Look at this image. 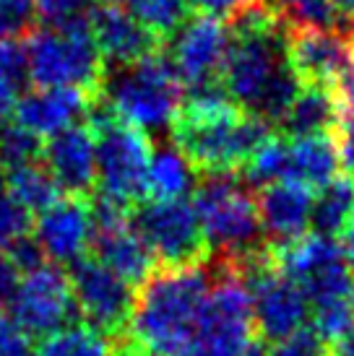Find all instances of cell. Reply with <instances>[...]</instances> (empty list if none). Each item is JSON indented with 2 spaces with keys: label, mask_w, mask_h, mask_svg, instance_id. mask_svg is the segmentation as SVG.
I'll return each mask as SVG.
<instances>
[{
  "label": "cell",
  "mask_w": 354,
  "mask_h": 356,
  "mask_svg": "<svg viewBox=\"0 0 354 356\" xmlns=\"http://www.w3.org/2000/svg\"><path fill=\"white\" fill-rule=\"evenodd\" d=\"M274 136L268 122L237 107L222 79L185 86L172 120L175 149L206 177L243 172Z\"/></svg>",
  "instance_id": "1"
},
{
  "label": "cell",
  "mask_w": 354,
  "mask_h": 356,
  "mask_svg": "<svg viewBox=\"0 0 354 356\" xmlns=\"http://www.w3.org/2000/svg\"><path fill=\"white\" fill-rule=\"evenodd\" d=\"M229 29L222 83L237 107L276 128L302 89L286 58V26L261 6H253Z\"/></svg>",
  "instance_id": "2"
},
{
  "label": "cell",
  "mask_w": 354,
  "mask_h": 356,
  "mask_svg": "<svg viewBox=\"0 0 354 356\" xmlns=\"http://www.w3.org/2000/svg\"><path fill=\"white\" fill-rule=\"evenodd\" d=\"M211 286L206 266L154 270L136 294L128 338L148 356H187Z\"/></svg>",
  "instance_id": "3"
},
{
  "label": "cell",
  "mask_w": 354,
  "mask_h": 356,
  "mask_svg": "<svg viewBox=\"0 0 354 356\" xmlns=\"http://www.w3.org/2000/svg\"><path fill=\"white\" fill-rule=\"evenodd\" d=\"M86 122L94 130L97 143L99 195L130 211V206L146 198L154 146L144 130L123 122L105 99L91 107Z\"/></svg>",
  "instance_id": "4"
},
{
  "label": "cell",
  "mask_w": 354,
  "mask_h": 356,
  "mask_svg": "<svg viewBox=\"0 0 354 356\" xmlns=\"http://www.w3.org/2000/svg\"><path fill=\"white\" fill-rule=\"evenodd\" d=\"M183 81L177 79L167 55L159 52L136 65L118 68L112 76L107 70L102 99L123 122L146 133L172 125L183 104Z\"/></svg>",
  "instance_id": "5"
},
{
  "label": "cell",
  "mask_w": 354,
  "mask_h": 356,
  "mask_svg": "<svg viewBox=\"0 0 354 356\" xmlns=\"http://www.w3.org/2000/svg\"><path fill=\"white\" fill-rule=\"evenodd\" d=\"M193 208L208 250H219L226 260L245 257L263 248L258 203L235 175H214L203 179L196 190Z\"/></svg>",
  "instance_id": "6"
},
{
  "label": "cell",
  "mask_w": 354,
  "mask_h": 356,
  "mask_svg": "<svg viewBox=\"0 0 354 356\" xmlns=\"http://www.w3.org/2000/svg\"><path fill=\"white\" fill-rule=\"evenodd\" d=\"M29 81L37 89H79L102 99L107 63L97 50L88 26L84 29H42L26 42Z\"/></svg>",
  "instance_id": "7"
},
{
  "label": "cell",
  "mask_w": 354,
  "mask_h": 356,
  "mask_svg": "<svg viewBox=\"0 0 354 356\" xmlns=\"http://www.w3.org/2000/svg\"><path fill=\"white\" fill-rule=\"evenodd\" d=\"M253 333L256 320L245 278L232 260L222 257L187 356H240L256 341Z\"/></svg>",
  "instance_id": "8"
},
{
  "label": "cell",
  "mask_w": 354,
  "mask_h": 356,
  "mask_svg": "<svg viewBox=\"0 0 354 356\" xmlns=\"http://www.w3.org/2000/svg\"><path fill=\"white\" fill-rule=\"evenodd\" d=\"M226 260V257H224ZM245 278L247 294L253 302V320L261 336L271 343L297 333L307 325V305L302 289L286 278L268 255V245L245 257L232 260Z\"/></svg>",
  "instance_id": "9"
},
{
  "label": "cell",
  "mask_w": 354,
  "mask_h": 356,
  "mask_svg": "<svg viewBox=\"0 0 354 356\" xmlns=\"http://www.w3.org/2000/svg\"><path fill=\"white\" fill-rule=\"evenodd\" d=\"M133 229L144 239L154 260L164 268L203 266L208 257V242L193 203L185 200H151L133 213Z\"/></svg>",
  "instance_id": "10"
},
{
  "label": "cell",
  "mask_w": 354,
  "mask_h": 356,
  "mask_svg": "<svg viewBox=\"0 0 354 356\" xmlns=\"http://www.w3.org/2000/svg\"><path fill=\"white\" fill-rule=\"evenodd\" d=\"M70 289L76 307L84 315L88 327L99 330L102 336L118 341L128 333L136 294L130 284L123 281L94 257H81L70 266Z\"/></svg>",
  "instance_id": "11"
},
{
  "label": "cell",
  "mask_w": 354,
  "mask_h": 356,
  "mask_svg": "<svg viewBox=\"0 0 354 356\" xmlns=\"http://www.w3.org/2000/svg\"><path fill=\"white\" fill-rule=\"evenodd\" d=\"M88 203H91L88 248L94 252V260H99L112 273H118L130 286H141L154 273L157 260L130 224L128 208L118 206L102 195L91 198Z\"/></svg>",
  "instance_id": "12"
},
{
  "label": "cell",
  "mask_w": 354,
  "mask_h": 356,
  "mask_svg": "<svg viewBox=\"0 0 354 356\" xmlns=\"http://www.w3.org/2000/svg\"><path fill=\"white\" fill-rule=\"evenodd\" d=\"M8 307L10 315L19 320V325L29 336L45 338L73 325L79 312L68 273L49 263L21 276Z\"/></svg>",
  "instance_id": "13"
},
{
  "label": "cell",
  "mask_w": 354,
  "mask_h": 356,
  "mask_svg": "<svg viewBox=\"0 0 354 356\" xmlns=\"http://www.w3.org/2000/svg\"><path fill=\"white\" fill-rule=\"evenodd\" d=\"M286 58L302 83L339 89L354 73V40L346 29H286Z\"/></svg>",
  "instance_id": "14"
},
{
  "label": "cell",
  "mask_w": 354,
  "mask_h": 356,
  "mask_svg": "<svg viewBox=\"0 0 354 356\" xmlns=\"http://www.w3.org/2000/svg\"><path fill=\"white\" fill-rule=\"evenodd\" d=\"M229 37H232V29L226 21L203 16V13L187 19L172 34L167 60L172 63L183 86L222 79Z\"/></svg>",
  "instance_id": "15"
},
{
  "label": "cell",
  "mask_w": 354,
  "mask_h": 356,
  "mask_svg": "<svg viewBox=\"0 0 354 356\" xmlns=\"http://www.w3.org/2000/svg\"><path fill=\"white\" fill-rule=\"evenodd\" d=\"M45 167L58 182L60 193L70 198H86L97 185V143L86 120L60 130L45 140Z\"/></svg>",
  "instance_id": "16"
},
{
  "label": "cell",
  "mask_w": 354,
  "mask_h": 356,
  "mask_svg": "<svg viewBox=\"0 0 354 356\" xmlns=\"http://www.w3.org/2000/svg\"><path fill=\"white\" fill-rule=\"evenodd\" d=\"M88 31L97 42L102 60L115 68H128L141 60L159 55L164 42L157 40L130 10L120 6H99L88 21Z\"/></svg>",
  "instance_id": "17"
},
{
  "label": "cell",
  "mask_w": 354,
  "mask_h": 356,
  "mask_svg": "<svg viewBox=\"0 0 354 356\" xmlns=\"http://www.w3.org/2000/svg\"><path fill=\"white\" fill-rule=\"evenodd\" d=\"M34 242L52 263H76L91 242V203L84 198H60L37 216Z\"/></svg>",
  "instance_id": "18"
},
{
  "label": "cell",
  "mask_w": 354,
  "mask_h": 356,
  "mask_svg": "<svg viewBox=\"0 0 354 356\" xmlns=\"http://www.w3.org/2000/svg\"><path fill=\"white\" fill-rule=\"evenodd\" d=\"M97 102L79 89H34L19 97L13 107V122L40 138H49L76 122H84Z\"/></svg>",
  "instance_id": "19"
},
{
  "label": "cell",
  "mask_w": 354,
  "mask_h": 356,
  "mask_svg": "<svg viewBox=\"0 0 354 356\" xmlns=\"http://www.w3.org/2000/svg\"><path fill=\"white\" fill-rule=\"evenodd\" d=\"M261 227L274 245H284L307 234L313 221V193L295 182H274L258 193Z\"/></svg>",
  "instance_id": "20"
},
{
  "label": "cell",
  "mask_w": 354,
  "mask_h": 356,
  "mask_svg": "<svg viewBox=\"0 0 354 356\" xmlns=\"http://www.w3.org/2000/svg\"><path fill=\"white\" fill-rule=\"evenodd\" d=\"M284 138V136H282ZM341 151L336 136H305L284 138V177L305 190H321L339 177Z\"/></svg>",
  "instance_id": "21"
},
{
  "label": "cell",
  "mask_w": 354,
  "mask_h": 356,
  "mask_svg": "<svg viewBox=\"0 0 354 356\" xmlns=\"http://www.w3.org/2000/svg\"><path fill=\"white\" fill-rule=\"evenodd\" d=\"M344 122V107L339 89L302 83L292 107L276 128L284 138H305V136H339Z\"/></svg>",
  "instance_id": "22"
},
{
  "label": "cell",
  "mask_w": 354,
  "mask_h": 356,
  "mask_svg": "<svg viewBox=\"0 0 354 356\" xmlns=\"http://www.w3.org/2000/svg\"><path fill=\"white\" fill-rule=\"evenodd\" d=\"M6 175V190L16 203H19L26 213H45L52 203L60 200V188L52 179L47 167L42 161L26 164V167H16L3 172Z\"/></svg>",
  "instance_id": "23"
},
{
  "label": "cell",
  "mask_w": 354,
  "mask_h": 356,
  "mask_svg": "<svg viewBox=\"0 0 354 356\" xmlns=\"http://www.w3.org/2000/svg\"><path fill=\"white\" fill-rule=\"evenodd\" d=\"M196 169L177 149H159L151 156L146 195L154 200H183L193 190Z\"/></svg>",
  "instance_id": "24"
},
{
  "label": "cell",
  "mask_w": 354,
  "mask_h": 356,
  "mask_svg": "<svg viewBox=\"0 0 354 356\" xmlns=\"http://www.w3.org/2000/svg\"><path fill=\"white\" fill-rule=\"evenodd\" d=\"M354 216V177L352 175H339V177L325 185L318 198H313V221L310 227L315 234L334 239L341 234L349 218Z\"/></svg>",
  "instance_id": "25"
},
{
  "label": "cell",
  "mask_w": 354,
  "mask_h": 356,
  "mask_svg": "<svg viewBox=\"0 0 354 356\" xmlns=\"http://www.w3.org/2000/svg\"><path fill=\"white\" fill-rule=\"evenodd\" d=\"M286 29H339V13L331 0H256Z\"/></svg>",
  "instance_id": "26"
},
{
  "label": "cell",
  "mask_w": 354,
  "mask_h": 356,
  "mask_svg": "<svg viewBox=\"0 0 354 356\" xmlns=\"http://www.w3.org/2000/svg\"><path fill=\"white\" fill-rule=\"evenodd\" d=\"M37 356H115V341L88 325H68L42 341Z\"/></svg>",
  "instance_id": "27"
},
{
  "label": "cell",
  "mask_w": 354,
  "mask_h": 356,
  "mask_svg": "<svg viewBox=\"0 0 354 356\" xmlns=\"http://www.w3.org/2000/svg\"><path fill=\"white\" fill-rule=\"evenodd\" d=\"M128 10L162 42L172 40V34L187 21L185 0H136Z\"/></svg>",
  "instance_id": "28"
},
{
  "label": "cell",
  "mask_w": 354,
  "mask_h": 356,
  "mask_svg": "<svg viewBox=\"0 0 354 356\" xmlns=\"http://www.w3.org/2000/svg\"><path fill=\"white\" fill-rule=\"evenodd\" d=\"M42 149L45 143L40 136L21 128L19 122L0 125V169L3 172L42 161Z\"/></svg>",
  "instance_id": "29"
},
{
  "label": "cell",
  "mask_w": 354,
  "mask_h": 356,
  "mask_svg": "<svg viewBox=\"0 0 354 356\" xmlns=\"http://www.w3.org/2000/svg\"><path fill=\"white\" fill-rule=\"evenodd\" d=\"M99 8L97 0H37V16L47 29H84Z\"/></svg>",
  "instance_id": "30"
},
{
  "label": "cell",
  "mask_w": 354,
  "mask_h": 356,
  "mask_svg": "<svg viewBox=\"0 0 354 356\" xmlns=\"http://www.w3.org/2000/svg\"><path fill=\"white\" fill-rule=\"evenodd\" d=\"M37 21V0H0V40L31 37Z\"/></svg>",
  "instance_id": "31"
},
{
  "label": "cell",
  "mask_w": 354,
  "mask_h": 356,
  "mask_svg": "<svg viewBox=\"0 0 354 356\" xmlns=\"http://www.w3.org/2000/svg\"><path fill=\"white\" fill-rule=\"evenodd\" d=\"M29 213L8 195L6 175L0 169V250L10 248L24 234H29Z\"/></svg>",
  "instance_id": "32"
},
{
  "label": "cell",
  "mask_w": 354,
  "mask_h": 356,
  "mask_svg": "<svg viewBox=\"0 0 354 356\" xmlns=\"http://www.w3.org/2000/svg\"><path fill=\"white\" fill-rule=\"evenodd\" d=\"M271 356H328V341H325L315 325L307 323L305 327H300L297 333L282 338L274 348L268 351Z\"/></svg>",
  "instance_id": "33"
},
{
  "label": "cell",
  "mask_w": 354,
  "mask_h": 356,
  "mask_svg": "<svg viewBox=\"0 0 354 356\" xmlns=\"http://www.w3.org/2000/svg\"><path fill=\"white\" fill-rule=\"evenodd\" d=\"M0 73L21 89L29 83V47L21 40H0Z\"/></svg>",
  "instance_id": "34"
},
{
  "label": "cell",
  "mask_w": 354,
  "mask_h": 356,
  "mask_svg": "<svg viewBox=\"0 0 354 356\" xmlns=\"http://www.w3.org/2000/svg\"><path fill=\"white\" fill-rule=\"evenodd\" d=\"M0 356H34L31 336L19 320L0 309Z\"/></svg>",
  "instance_id": "35"
},
{
  "label": "cell",
  "mask_w": 354,
  "mask_h": 356,
  "mask_svg": "<svg viewBox=\"0 0 354 356\" xmlns=\"http://www.w3.org/2000/svg\"><path fill=\"white\" fill-rule=\"evenodd\" d=\"M187 8H196L203 16H214L222 19L226 24H232L235 19H240L247 8L258 6L256 0H185Z\"/></svg>",
  "instance_id": "36"
},
{
  "label": "cell",
  "mask_w": 354,
  "mask_h": 356,
  "mask_svg": "<svg viewBox=\"0 0 354 356\" xmlns=\"http://www.w3.org/2000/svg\"><path fill=\"white\" fill-rule=\"evenodd\" d=\"M21 281L19 268L10 263V257L6 255V250H0V309L6 305H10V299L16 294Z\"/></svg>",
  "instance_id": "37"
},
{
  "label": "cell",
  "mask_w": 354,
  "mask_h": 356,
  "mask_svg": "<svg viewBox=\"0 0 354 356\" xmlns=\"http://www.w3.org/2000/svg\"><path fill=\"white\" fill-rule=\"evenodd\" d=\"M16 86L10 83L3 73H0V120H6L13 112V107H16V102H19V97H16Z\"/></svg>",
  "instance_id": "38"
},
{
  "label": "cell",
  "mask_w": 354,
  "mask_h": 356,
  "mask_svg": "<svg viewBox=\"0 0 354 356\" xmlns=\"http://www.w3.org/2000/svg\"><path fill=\"white\" fill-rule=\"evenodd\" d=\"M341 107H344V122H354V73L339 86Z\"/></svg>",
  "instance_id": "39"
},
{
  "label": "cell",
  "mask_w": 354,
  "mask_h": 356,
  "mask_svg": "<svg viewBox=\"0 0 354 356\" xmlns=\"http://www.w3.org/2000/svg\"><path fill=\"white\" fill-rule=\"evenodd\" d=\"M341 252H344L346 263L354 268V216L349 218V224L341 232Z\"/></svg>",
  "instance_id": "40"
},
{
  "label": "cell",
  "mask_w": 354,
  "mask_h": 356,
  "mask_svg": "<svg viewBox=\"0 0 354 356\" xmlns=\"http://www.w3.org/2000/svg\"><path fill=\"white\" fill-rule=\"evenodd\" d=\"M334 356H354V325L334 343Z\"/></svg>",
  "instance_id": "41"
},
{
  "label": "cell",
  "mask_w": 354,
  "mask_h": 356,
  "mask_svg": "<svg viewBox=\"0 0 354 356\" xmlns=\"http://www.w3.org/2000/svg\"><path fill=\"white\" fill-rule=\"evenodd\" d=\"M331 3H334L339 19H344V21L352 24L354 21V0H331Z\"/></svg>",
  "instance_id": "42"
},
{
  "label": "cell",
  "mask_w": 354,
  "mask_h": 356,
  "mask_svg": "<svg viewBox=\"0 0 354 356\" xmlns=\"http://www.w3.org/2000/svg\"><path fill=\"white\" fill-rule=\"evenodd\" d=\"M240 356H271V354H268V348H266L261 341H253V343H250V346H247Z\"/></svg>",
  "instance_id": "43"
}]
</instances>
